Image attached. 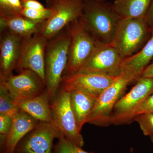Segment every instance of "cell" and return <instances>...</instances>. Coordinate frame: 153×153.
<instances>
[{
  "instance_id": "6da1fadb",
  "label": "cell",
  "mask_w": 153,
  "mask_h": 153,
  "mask_svg": "<svg viewBox=\"0 0 153 153\" xmlns=\"http://www.w3.org/2000/svg\"><path fill=\"white\" fill-rule=\"evenodd\" d=\"M81 18L98 43L104 45L112 44L122 19L112 4L96 0L84 1Z\"/></svg>"
},
{
  "instance_id": "7a4b0ae2",
  "label": "cell",
  "mask_w": 153,
  "mask_h": 153,
  "mask_svg": "<svg viewBox=\"0 0 153 153\" xmlns=\"http://www.w3.org/2000/svg\"><path fill=\"white\" fill-rule=\"evenodd\" d=\"M71 38L64 28L48 41L45 55V82L50 100L57 94L68 60Z\"/></svg>"
},
{
  "instance_id": "3957f363",
  "label": "cell",
  "mask_w": 153,
  "mask_h": 153,
  "mask_svg": "<svg viewBox=\"0 0 153 153\" xmlns=\"http://www.w3.org/2000/svg\"><path fill=\"white\" fill-rule=\"evenodd\" d=\"M65 28L71 38L68 62L64 71L65 75H67L78 72L99 43L81 17Z\"/></svg>"
},
{
  "instance_id": "277c9868",
  "label": "cell",
  "mask_w": 153,
  "mask_h": 153,
  "mask_svg": "<svg viewBox=\"0 0 153 153\" xmlns=\"http://www.w3.org/2000/svg\"><path fill=\"white\" fill-rule=\"evenodd\" d=\"M145 18H122L112 45L123 60L139 52L148 33Z\"/></svg>"
},
{
  "instance_id": "5b68a950",
  "label": "cell",
  "mask_w": 153,
  "mask_h": 153,
  "mask_svg": "<svg viewBox=\"0 0 153 153\" xmlns=\"http://www.w3.org/2000/svg\"><path fill=\"white\" fill-rule=\"evenodd\" d=\"M50 107L52 123L66 139L82 147L84 140L71 108L69 91L61 86L60 91L53 98Z\"/></svg>"
},
{
  "instance_id": "8992f818",
  "label": "cell",
  "mask_w": 153,
  "mask_h": 153,
  "mask_svg": "<svg viewBox=\"0 0 153 153\" xmlns=\"http://www.w3.org/2000/svg\"><path fill=\"white\" fill-rule=\"evenodd\" d=\"M83 2L82 0H46L47 8L52 10L53 14L46 20L38 33L48 41L51 40L81 16Z\"/></svg>"
},
{
  "instance_id": "52a82bcc",
  "label": "cell",
  "mask_w": 153,
  "mask_h": 153,
  "mask_svg": "<svg viewBox=\"0 0 153 153\" xmlns=\"http://www.w3.org/2000/svg\"><path fill=\"white\" fill-rule=\"evenodd\" d=\"M132 82L130 78L120 74L97 99L87 123L100 126L110 125L114 105L123 95L128 85Z\"/></svg>"
},
{
  "instance_id": "ba28073f",
  "label": "cell",
  "mask_w": 153,
  "mask_h": 153,
  "mask_svg": "<svg viewBox=\"0 0 153 153\" xmlns=\"http://www.w3.org/2000/svg\"><path fill=\"white\" fill-rule=\"evenodd\" d=\"M153 93V78L140 77L131 90L118 101L111 117V125L125 124L126 119Z\"/></svg>"
},
{
  "instance_id": "9c48e42d",
  "label": "cell",
  "mask_w": 153,
  "mask_h": 153,
  "mask_svg": "<svg viewBox=\"0 0 153 153\" xmlns=\"http://www.w3.org/2000/svg\"><path fill=\"white\" fill-rule=\"evenodd\" d=\"M48 41L39 33L22 40L19 59L15 70L30 69L45 82V55Z\"/></svg>"
},
{
  "instance_id": "30bf717a",
  "label": "cell",
  "mask_w": 153,
  "mask_h": 153,
  "mask_svg": "<svg viewBox=\"0 0 153 153\" xmlns=\"http://www.w3.org/2000/svg\"><path fill=\"white\" fill-rule=\"evenodd\" d=\"M123 60L112 45L99 43L78 72L119 76H120Z\"/></svg>"
},
{
  "instance_id": "8fae6325",
  "label": "cell",
  "mask_w": 153,
  "mask_h": 153,
  "mask_svg": "<svg viewBox=\"0 0 153 153\" xmlns=\"http://www.w3.org/2000/svg\"><path fill=\"white\" fill-rule=\"evenodd\" d=\"M0 82L5 85L14 101L34 98L47 90L43 79L30 69L22 70L18 75L11 74Z\"/></svg>"
},
{
  "instance_id": "7c38bea8",
  "label": "cell",
  "mask_w": 153,
  "mask_h": 153,
  "mask_svg": "<svg viewBox=\"0 0 153 153\" xmlns=\"http://www.w3.org/2000/svg\"><path fill=\"white\" fill-rule=\"evenodd\" d=\"M62 135L53 123L39 122L19 143L15 153H52L53 141Z\"/></svg>"
},
{
  "instance_id": "4fadbf2b",
  "label": "cell",
  "mask_w": 153,
  "mask_h": 153,
  "mask_svg": "<svg viewBox=\"0 0 153 153\" xmlns=\"http://www.w3.org/2000/svg\"><path fill=\"white\" fill-rule=\"evenodd\" d=\"M119 76L78 72L64 75L62 77L60 85L67 90L79 89L97 98Z\"/></svg>"
},
{
  "instance_id": "5bb4252c",
  "label": "cell",
  "mask_w": 153,
  "mask_h": 153,
  "mask_svg": "<svg viewBox=\"0 0 153 153\" xmlns=\"http://www.w3.org/2000/svg\"><path fill=\"white\" fill-rule=\"evenodd\" d=\"M22 39L7 29L1 32L0 79L13 74L19 59Z\"/></svg>"
},
{
  "instance_id": "9a60e30c",
  "label": "cell",
  "mask_w": 153,
  "mask_h": 153,
  "mask_svg": "<svg viewBox=\"0 0 153 153\" xmlns=\"http://www.w3.org/2000/svg\"><path fill=\"white\" fill-rule=\"evenodd\" d=\"M33 117L20 110L13 117V125L1 147V153H15L17 146L39 123Z\"/></svg>"
},
{
  "instance_id": "2e32d148",
  "label": "cell",
  "mask_w": 153,
  "mask_h": 153,
  "mask_svg": "<svg viewBox=\"0 0 153 153\" xmlns=\"http://www.w3.org/2000/svg\"><path fill=\"white\" fill-rule=\"evenodd\" d=\"M153 58V30L151 38L141 49L131 57L123 60L120 74L137 81Z\"/></svg>"
},
{
  "instance_id": "e0dca14e",
  "label": "cell",
  "mask_w": 153,
  "mask_h": 153,
  "mask_svg": "<svg viewBox=\"0 0 153 153\" xmlns=\"http://www.w3.org/2000/svg\"><path fill=\"white\" fill-rule=\"evenodd\" d=\"M0 17L4 20L7 29L22 39L40 33L46 21L32 20L12 12L0 11Z\"/></svg>"
},
{
  "instance_id": "ac0fdd59",
  "label": "cell",
  "mask_w": 153,
  "mask_h": 153,
  "mask_svg": "<svg viewBox=\"0 0 153 153\" xmlns=\"http://www.w3.org/2000/svg\"><path fill=\"white\" fill-rule=\"evenodd\" d=\"M50 98L47 90L41 95L26 100L15 101L22 111L26 112L40 122L52 123Z\"/></svg>"
},
{
  "instance_id": "d6986e66",
  "label": "cell",
  "mask_w": 153,
  "mask_h": 153,
  "mask_svg": "<svg viewBox=\"0 0 153 153\" xmlns=\"http://www.w3.org/2000/svg\"><path fill=\"white\" fill-rule=\"evenodd\" d=\"M69 91L71 108L79 129L87 123L97 98L86 91L79 89Z\"/></svg>"
},
{
  "instance_id": "ffe728a7",
  "label": "cell",
  "mask_w": 153,
  "mask_h": 153,
  "mask_svg": "<svg viewBox=\"0 0 153 153\" xmlns=\"http://www.w3.org/2000/svg\"><path fill=\"white\" fill-rule=\"evenodd\" d=\"M152 0H115V11L121 18H145Z\"/></svg>"
},
{
  "instance_id": "44dd1931",
  "label": "cell",
  "mask_w": 153,
  "mask_h": 153,
  "mask_svg": "<svg viewBox=\"0 0 153 153\" xmlns=\"http://www.w3.org/2000/svg\"><path fill=\"white\" fill-rule=\"evenodd\" d=\"M19 111L7 87L0 82V114L14 117Z\"/></svg>"
},
{
  "instance_id": "7402d4cb",
  "label": "cell",
  "mask_w": 153,
  "mask_h": 153,
  "mask_svg": "<svg viewBox=\"0 0 153 153\" xmlns=\"http://www.w3.org/2000/svg\"><path fill=\"white\" fill-rule=\"evenodd\" d=\"M52 153H95L83 150L82 147L74 144L63 135L58 139Z\"/></svg>"
},
{
  "instance_id": "603a6c76",
  "label": "cell",
  "mask_w": 153,
  "mask_h": 153,
  "mask_svg": "<svg viewBox=\"0 0 153 153\" xmlns=\"http://www.w3.org/2000/svg\"><path fill=\"white\" fill-rule=\"evenodd\" d=\"M133 121L139 124L145 136L150 137L153 135V114L146 113L137 115L134 118Z\"/></svg>"
},
{
  "instance_id": "cb8c5ba5",
  "label": "cell",
  "mask_w": 153,
  "mask_h": 153,
  "mask_svg": "<svg viewBox=\"0 0 153 153\" xmlns=\"http://www.w3.org/2000/svg\"><path fill=\"white\" fill-rule=\"evenodd\" d=\"M20 14L26 18L38 21H46L51 18L53 12L48 8L43 10L23 8Z\"/></svg>"
},
{
  "instance_id": "d4e9b609",
  "label": "cell",
  "mask_w": 153,
  "mask_h": 153,
  "mask_svg": "<svg viewBox=\"0 0 153 153\" xmlns=\"http://www.w3.org/2000/svg\"><path fill=\"white\" fill-rule=\"evenodd\" d=\"M146 113L153 114V93L129 115L126 120L125 124L133 121L134 118L137 115Z\"/></svg>"
},
{
  "instance_id": "484cf974",
  "label": "cell",
  "mask_w": 153,
  "mask_h": 153,
  "mask_svg": "<svg viewBox=\"0 0 153 153\" xmlns=\"http://www.w3.org/2000/svg\"><path fill=\"white\" fill-rule=\"evenodd\" d=\"M13 117L8 115L0 114V136L1 147L4 144L6 137L10 130Z\"/></svg>"
},
{
  "instance_id": "4316f807",
  "label": "cell",
  "mask_w": 153,
  "mask_h": 153,
  "mask_svg": "<svg viewBox=\"0 0 153 153\" xmlns=\"http://www.w3.org/2000/svg\"><path fill=\"white\" fill-rule=\"evenodd\" d=\"M23 8L43 10L45 8L41 3L36 0H21Z\"/></svg>"
},
{
  "instance_id": "83f0119b",
  "label": "cell",
  "mask_w": 153,
  "mask_h": 153,
  "mask_svg": "<svg viewBox=\"0 0 153 153\" xmlns=\"http://www.w3.org/2000/svg\"><path fill=\"white\" fill-rule=\"evenodd\" d=\"M8 1L13 12L18 13H21L23 9L21 0H8Z\"/></svg>"
},
{
  "instance_id": "f1b7e54d",
  "label": "cell",
  "mask_w": 153,
  "mask_h": 153,
  "mask_svg": "<svg viewBox=\"0 0 153 153\" xmlns=\"http://www.w3.org/2000/svg\"><path fill=\"white\" fill-rule=\"evenodd\" d=\"M148 25H153V0L145 18Z\"/></svg>"
},
{
  "instance_id": "f546056e",
  "label": "cell",
  "mask_w": 153,
  "mask_h": 153,
  "mask_svg": "<svg viewBox=\"0 0 153 153\" xmlns=\"http://www.w3.org/2000/svg\"><path fill=\"white\" fill-rule=\"evenodd\" d=\"M140 77H150L153 78V61L152 63L148 65L147 67L145 68Z\"/></svg>"
},
{
  "instance_id": "4dcf8cb0",
  "label": "cell",
  "mask_w": 153,
  "mask_h": 153,
  "mask_svg": "<svg viewBox=\"0 0 153 153\" xmlns=\"http://www.w3.org/2000/svg\"><path fill=\"white\" fill-rule=\"evenodd\" d=\"M0 11L13 12L9 5L8 0H0Z\"/></svg>"
},
{
  "instance_id": "1f68e13d",
  "label": "cell",
  "mask_w": 153,
  "mask_h": 153,
  "mask_svg": "<svg viewBox=\"0 0 153 153\" xmlns=\"http://www.w3.org/2000/svg\"><path fill=\"white\" fill-rule=\"evenodd\" d=\"M149 137L150 138L151 141H152V143H153V135H152L151 136Z\"/></svg>"
},
{
  "instance_id": "d6a6232c",
  "label": "cell",
  "mask_w": 153,
  "mask_h": 153,
  "mask_svg": "<svg viewBox=\"0 0 153 153\" xmlns=\"http://www.w3.org/2000/svg\"><path fill=\"white\" fill-rule=\"evenodd\" d=\"M83 1H88V0H82ZM96 1H105V0H96Z\"/></svg>"
}]
</instances>
